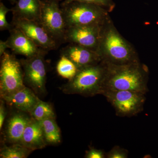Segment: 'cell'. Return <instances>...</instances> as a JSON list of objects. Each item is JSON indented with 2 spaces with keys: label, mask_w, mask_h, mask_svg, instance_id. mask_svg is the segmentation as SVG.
Here are the masks:
<instances>
[{
  "label": "cell",
  "mask_w": 158,
  "mask_h": 158,
  "mask_svg": "<svg viewBox=\"0 0 158 158\" xmlns=\"http://www.w3.org/2000/svg\"><path fill=\"white\" fill-rule=\"evenodd\" d=\"M105 62L106 70L102 94L107 90H132L145 93L147 68L139 61L123 65Z\"/></svg>",
  "instance_id": "obj_1"
},
{
  "label": "cell",
  "mask_w": 158,
  "mask_h": 158,
  "mask_svg": "<svg viewBox=\"0 0 158 158\" xmlns=\"http://www.w3.org/2000/svg\"><path fill=\"white\" fill-rule=\"evenodd\" d=\"M97 52L102 61L116 65L139 61L135 50L119 34L110 17L103 25Z\"/></svg>",
  "instance_id": "obj_2"
},
{
  "label": "cell",
  "mask_w": 158,
  "mask_h": 158,
  "mask_svg": "<svg viewBox=\"0 0 158 158\" xmlns=\"http://www.w3.org/2000/svg\"><path fill=\"white\" fill-rule=\"evenodd\" d=\"M106 65L101 61L95 65L79 69L73 78L62 87L67 94H79L84 96H93L102 94L106 77Z\"/></svg>",
  "instance_id": "obj_3"
},
{
  "label": "cell",
  "mask_w": 158,
  "mask_h": 158,
  "mask_svg": "<svg viewBox=\"0 0 158 158\" xmlns=\"http://www.w3.org/2000/svg\"><path fill=\"white\" fill-rule=\"evenodd\" d=\"M61 8L66 29L75 26L102 25L110 17L106 9L84 2L73 1L61 6Z\"/></svg>",
  "instance_id": "obj_4"
},
{
  "label": "cell",
  "mask_w": 158,
  "mask_h": 158,
  "mask_svg": "<svg viewBox=\"0 0 158 158\" xmlns=\"http://www.w3.org/2000/svg\"><path fill=\"white\" fill-rule=\"evenodd\" d=\"M1 59L0 94L2 98L26 86L22 66L15 55L6 51Z\"/></svg>",
  "instance_id": "obj_5"
},
{
  "label": "cell",
  "mask_w": 158,
  "mask_h": 158,
  "mask_svg": "<svg viewBox=\"0 0 158 158\" xmlns=\"http://www.w3.org/2000/svg\"><path fill=\"white\" fill-rule=\"evenodd\" d=\"M59 0H41L40 22L59 46L65 43L66 26Z\"/></svg>",
  "instance_id": "obj_6"
},
{
  "label": "cell",
  "mask_w": 158,
  "mask_h": 158,
  "mask_svg": "<svg viewBox=\"0 0 158 158\" xmlns=\"http://www.w3.org/2000/svg\"><path fill=\"white\" fill-rule=\"evenodd\" d=\"M48 51L40 48L36 55L20 60L24 74V82L36 94L45 93L46 68L45 57Z\"/></svg>",
  "instance_id": "obj_7"
},
{
  "label": "cell",
  "mask_w": 158,
  "mask_h": 158,
  "mask_svg": "<svg viewBox=\"0 0 158 158\" xmlns=\"http://www.w3.org/2000/svg\"><path fill=\"white\" fill-rule=\"evenodd\" d=\"M103 94L107 98L117 114L123 116L139 112L144 101V93L132 90H107Z\"/></svg>",
  "instance_id": "obj_8"
},
{
  "label": "cell",
  "mask_w": 158,
  "mask_h": 158,
  "mask_svg": "<svg viewBox=\"0 0 158 158\" xmlns=\"http://www.w3.org/2000/svg\"><path fill=\"white\" fill-rule=\"evenodd\" d=\"M103 24L88 25L69 27L66 29L65 32V43L77 44L97 52Z\"/></svg>",
  "instance_id": "obj_9"
},
{
  "label": "cell",
  "mask_w": 158,
  "mask_h": 158,
  "mask_svg": "<svg viewBox=\"0 0 158 158\" xmlns=\"http://www.w3.org/2000/svg\"><path fill=\"white\" fill-rule=\"evenodd\" d=\"M11 24L20 29L38 47L48 51L57 49L59 45L50 36L40 23L27 19H12Z\"/></svg>",
  "instance_id": "obj_10"
},
{
  "label": "cell",
  "mask_w": 158,
  "mask_h": 158,
  "mask_svg": "<svg viewBox=\"0 0 158 158\" xmlns=\"http://www.w3.org/2000/svg\"><path fill=\"white\" fill-rule=\"evenodd\" d=\"M61 55H64L77 65L79 69L98 64L102 61L96 51L74 44H69L62 49Z\"/></svg>",
  "instance_id": "obj_11"
},
{
  "label": "cell",
  "mask_w": 158,
  "mask_h": 158,
  "mask_svg": "<svg viewBox=\"0 0 158 158\" xmlns=\"http://www.w3.org/2000/svg\"><path fill=\"white\" fill-rule=\"evenodd\" d=\"M9 32V36L6 41L8 48L15 55H22L29 58L36 55L41 48L18 28L12 26Z\"/></svg>",
  "instance_id": "obj_12"
},
{
  "label": "cell",
  "mask_w": 158,
  "mask_h": 158,
  "mask_svg": "<svg viewBox=\"0 0 158 158\" xmlns=\"http://www.w3.org/2000/svg\"><path fill=\"white\" fill-rule=\"evenodd\" d=\"M2 98L10 106L29 113L39 99L33 90L26 86Z\"/></svg>",
  "instance_id": "obj_13"
},
{
  "label": "cell",
  "mask_w": 158,
  "mask_h": 158,
  "mask_svg": "<svg viewBox=\"0 0 158 158\" xmlns=\"http://www.w3.org/2000/svg\"><path fill=\"white\" fill-rule=\"evenodd\" d=\"M19 143L33 151L42 149L47 145L40 121L31 118Z\"/></svg>",
  "instance_id": "obj_14"
},
{
  "label": "cell",
  "mask_w": 158,
  "mask_h": 158,
  "mask_svg": "<svg viewBox=\"0 0 158 158\" xmlns=\"http://www.w3.org/2000/svg\"><path fill=\"white\" fill-rule=\"evenodd\" d=\"M12 19H27L40 22L41 0H17L11 9Z\"/></svg>",
  "instance_id": "obj_15"
},
{
  "label": "cell",
  "mask_w": 158,
  "mask_h": 158,
  "mask_svg": "<svg viewBox=\"0 0 158 158\" xmlns=\"http://www.w3.org/2000/svg\"><path fill=\"white\" fill-rule=\"evenodd\" d=\"M31 118L22 113H16L11 116L6 131V139L9 142L12 144L20 143Z\"/></svg>",
  "instance_id": "obj_16"
},
{
  "label": "cell",
  "mask_w": 158,
  "mask_h": 158,
  "mask_svg": "<svg viewBox=\"0 0 158 158\" xmlns=\"http://www.w3.org/2000/svg\"><path fill=\"white\" fill-rule=\"evenodd\" d=\"M40 122L47 144H56L61 142V131L55 118L44 119Z\"/></svg>",
  "instance_id": "obj_17"
},
{
  "label": "cell",
  "mask_w": 158,
  "mask_h": 158,
  "mask_svg": "<svg viewBox=\"0 0 158 158\" xmlns=\"http://www.w3.org/2000/svg\"><path fill=\"white\" fill-rule=\"evenodd\" d=\"M79 69L70 59L64 55H61L56 65L57 72L60 76L70 80L75 76Z\"/></svg>",
  "instance_id": "obj_18"
},
{
  "label": "cell",
  "mask_w": 158,
  "mask_h": 158,
  "mask_svg": "<svg viewBox=\"0 0 158 158\" xmlns=\"http://www.w3.org/2000/svg\"><path fill=\"white\" fill-rule=\"evenodd\" d=\"M33 151L20 143H15L10 146H5L1 150V158H26Z\"/></svg>",
  "instance_id": "obj_19"
},
{
  "label": "cell",
  "mask_w": 158,
  "mask_h": 158,
  "mask_svg": "<svg viewBox=\"0 0 158 158\" xmlns=\"http://www.w3.org/2000/svg\"><path fill=\"white\" fill-rule=\"evenodd\" d=\"M30 114L32 118L39 121L47 118H55V113L51 105L40 99Z\"/></svg>",
  "instance_id": "obj_20"
},
{
  "label": "cell",
  "mask_w": 158,
  "mask_h": 158,
  "mask_svg": "<svg viewBox=\"0 0 158 158\" xmlns=\"http://www.w3.org/2000/svg\"><path fill=\"white\" fill-rule=\"evenodd\" d=\"M73 1L84 2L101 6L103 8L106 9L109 12L113 11L116 6L113 0H65L60 4V6L67 5Z\"/></svg>",
  "instance_id": "obj_21"
},
{
  "label": "cell",
  "mask_w": 158,
  "mask_h": 158,
  "mask_svg": "<svg viewBox=\"0 0 158 158\" xmlns=\"http://www.w3.org/2000/svg\"><path fill=\"white\" fill-rule=\"evenodd\" d=\"M11 9L7 8L4 3H0V31H10L12 28L11 23H9L6 19V15Z\"/></svg>",
  "instance_id": "obj_22"
},
{
  "label": "cell",
  "mask_w": 158,
  "mask_h": 158,
  "mask_svg": "<svg viewBox=\"0 0 158 158\" xmlns=\"http://www.w3.org/2000/svg\"><path fill=\"white\" fill-rule=\"evenodd\" d=\"M109 158H126L127 157V153L125 151L118 148H115L109 152L107 156Z\"/></svg>",
  "instance_id": "obj_23"
},
{
  "label": "cell",
  "mask_w": 158,
  "mask_h": 158,
  "mask_svg": "<svg viewBox=\"0 0 158 158\" xmlns=\"http://www.w3.org/2000/svg\"><path fill=\"white\" fill-rule=\"evenodd\" d=\"M104 153L100 150L92 148L86 152L85 157L87 158H104Z\"/></svg>",
  "instance_id": "obj_24"
},
{
  "label": "cell",
  "mask_w": 158,
  "mask_h": 158,
  "mask_svg": "<svg viewBox=\"0 0 158 158\" xmlns=\"http://www.w3.org/2000/svg\"><path fill=\"white\" fill-rule=\"evenodd\" d=\"M6 116V110L4 105V102L2 99V100L1 101L0 105V130L2 129V127Z\"/></svg>",
  "instance_id": "obj_25"
},
{
  "label": "cell",
  "mask_w": 158,
  "mask_h": 158,
  "mask_svg": "<svg viewBox=\"0 0 158 158\" xmlns=\"http://www.w3.org/2000/svg\"><path fill=\"white\" fill-rule=\"evenodd\" d=\"M7 48H9L6 41L0 40V57L6 52Z\"/></svg>",
  "instance_id": "obj_26"
},
{
  "label": "cell",
  "mask_w": 158,
  "mask_h": 158,
  "mask_svg": "<svg viewBox=\"0 0 158 158\" xmlns=\"http://www.w3.org/2000/svg\"><path fill=\"white\" fill-rule=\"evenodd\" d=\"M11 5H14L17 2V0H8Z\"/></svg>",
  "instance_id": "obj_27"
},
{
  "label": "cell",
  "mask_w": 158,
  "mask_h": 158,
  "mask_svg": "<svg viewBox=\"0 0 158 158\" xmlns=\"http://www.w3.org/2000/svg\"><path fill=\"white\" fill-rule=\"evenodd\" d=\"M59 1H62V0H59Z\"/></svg>",
  "instance_id": "obj_28"
}]
</instances>
